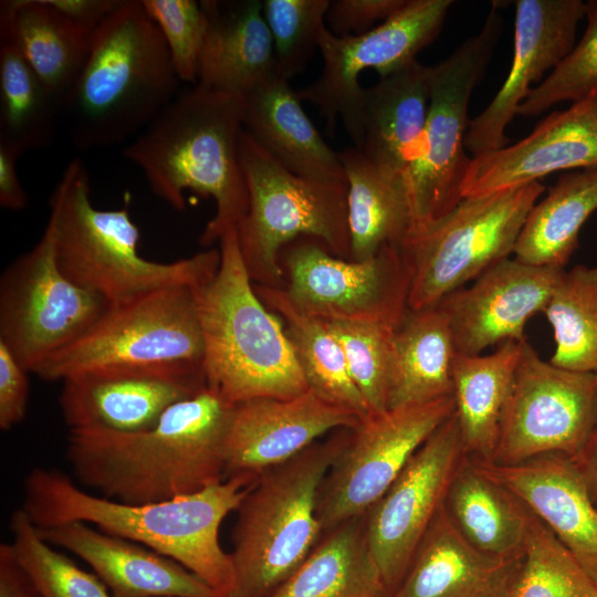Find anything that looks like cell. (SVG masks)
<instances>
[{
	"mask_svg": "<svg viewBox=\"0 0 597 597\" xmlns=\"http://www.w3.org/2000/svg\"><path fill=\"white\" fill-rule=\"evenodd\" d=\"M289 82L275 74L242 96L243 129L291 172L347 185L339 153L323 139Z\"/></svg>",
	"mask_w": 597,
	"mask_h": 597,
	"instance_id": "cell-26",
	"label": "cell"
},
{
	"mask_svg": "<svg viewBox=\"0 0 597 597\" xmlns=\"http://www.w3.org/2000/svg\"><path fill=\"white\" fill-rule=\"evenodd\" d=\"M324 323L338 342L349 376L369 412L386 411L395 326L354 321H324Z\"/></svg>",
	"mask_w": 597,
	"mask_h": 597,
	"instance_id": "cell-41",
	"label": "cell"
},
{
	"mask_svg": "<svg viewBox=\"0 0 597 597\" xmlns=\"http://www.w3.org/2000/svg\"><path fill=\"white\" fill-rule=\"evenodd\" d=\"M61 107L18 46L0 35V142L20 155L52 144Z\"/></svg>",
	"mask_w": 597,
	"mask_h": 597,
	"instance_id": "cell-37",
	"label": "cell"
},
{
	"mask_svg": "<svg viewBox=\"0 0 597 597\" xmlns=\"http://www.w3.org/2000/svg\"><path fill=\"white\" fill-rule=\"evenodd\" d=\"M475 461L552 531L597 585V506L572 458L546 454L511 465Z\"/></svg>",
	"mask_w": 597,
	"mask_h": 597,
	"instance_id": "cell-23",
	"label": "cell"
},
{
	"mask_svg": "<svg viewBox=\"0 0 597 597\" xmlns=\"http://www.w3.org/2000/svg\"><path fill=\"white\" fill-rule=\"evenodd\" d=\"M284 291L304 313L324 321L397 326L408 307L410 270L400 247L353 261L334 255L316 238L300 237L280 252Z\"/></svg>",
	"mask_w": 597,
	"mask_h": 597,
	"instance_id": "cell-13",
	"label": "cell"
},
{
	"mask_svg": "<svg viewBox=\"0 0 597 597\" xmlns=\"http://www.w3.org/2000/svg\"><path fill=\"white\" fill-rule=\"evenodd\" d=\"M591 167H597V94L552 112L517 143L473 157L461 193H492Z\"/></svg>",
	"mask_w": 597,
	"mask_h": 597,
	"instance_id": "cell-22",
	"label": "cell"
},
{
	"mask_svg": "<svg viewBox=\"0 0 597 597\" xmlns=\"http://www.w3.org/2000/svg\"><path fill=\"white\" fill-rule=\"evenodd\" d=\"M9 528L14 555L43 597H114L97 575L52 548L22 509L12 512Z\"/></svg>",
	"mask_w": 597,
	"mask_h": 597,
	"instance_id": "cell-40",
	"label": "cell"
},
{
	"mask_svg": "<svg viewBox=\"0 0 597 597\" xmlns=\"http://www.w3.org/2000/svg\"><path fill=\"white\" fill-rule=\"evenodd\" d=\"M242 128V96L193 85L122 151L172 209L185 210L186 190L213 199L216 213L199 238L203 247L235 228L249 208L239 158Z\"/></svg>",
	"mask_w": 597,
	"mask_h": 597,
	"instance_id": "cell-3",
	"label": "cell"
},
{
	"mask_svg": "<svg viewBox=\"0 0 597 597\" xmlns=\"http://www.w3.org/2000/svg\"><path fill=\"white\" fill-rule=\"evenodd\" d=\"M465 454L453 412L364 514L368 547L389 596L400 585L422 537L442 509Z\"/></svg>",
	"mask_w": 597,
	"mask_h": 597,
	"instance_id": "cell-17",
	"label": "cell"
},
{
	"mask_svg": "<svg viewBox=\"0 0 597 597\" xmlns=\"http://www.w3.org/2000/svg\"><path fill=\"white\" fill-rule=\"evenodd\" d=\"M457 354L440 306L408 308L394 329L387 410L451 396Z\"/></svg>",
	"mask_w": 597,
	"mask_h": 597,
	"instance_id": "cell-30",
	"label": "cell"
},
{
	"mask_svg": "<svg viewBox=\"0 0 597 597\" xmlns=\"http://www.w3.org/2000/svg\"><path fill=\"white\" fill-rule=\"evenodd\" d=\"M513 59L505 81L490 104L470 119L464 146L478 157L507 146V125L528 92L570 52L585 17L582 0H517Z\"/></svg>",
	"mask_w": 597,
	"mask_h": 597,
	"instance_id": "cell-18",
	"label": "cell"
},
{
	"mask_svg": "<svg viewBox=\"0 0 597 597\" xmlns=\"http://www.w3.org/2000/svg\"><path fill=\"white\" fill-rule=\"evenodd\" d=\"M200 4L207 31L196 85L243 96L276 74L261 0H202Z\"/></svg>",
	"mask_w": 597,
	"mask_h": 597,
	"instance_id": "cell-27",
	"label": "cell"
},
{
	"mask_svg": "<svg viewBox=\"0 0 597 597\" xmlns=\"http://www.w3.org/2000/svg\"><path fill=\"white\" fill-rule=\"evenodd\" d=\"M406 0H329L325 20L336 36L360 35L373 29L377 21H385Z\"/></svg>",
	"mask_w": 597,
	"mask_h": 597,
	"instance_id": "cell-45",
	"label": "cell"
},
{
	"mask_svg": "<svg viewBox=\"0 0 597 597\" xmlns=\"http://www.w3.org/2000/svg\"><path fill=\"white\" fill-rule=\"evenodd\" d=\"M21 155L8 144L0 142V206L20 211L28 206V196L19 180L17 160Z\"/></svg>",
	"mask_w": 597,
	"mask_h": 597,
	"instance_id": "cell-49",
	"label": "cell"
},
{
	"mask_svg": "<svg viewBox=\"0 0 597 597\" xmlns=\"http://www.w3.org/2000/svg\"><path fill=\"white\" fill-rule=\"evenodd\" d=\"M268 597H390L368 547L364 514L324 532Z\"/></svg>",
	"mask_w": 597,
	"mask_h": 597,
	"instance_id": "cell-33",
	"label": "cell"
},
{
	"mask_svg": "<svg viewBox=\"0 0 597 597\" xmlns=\"http://www.w3.org/2000/svg\"><path fill=\"white\" fill-rule=\"evenodd\" d=\"M544 190L534 181L464 197L442 218L409 231L400 247L411 275L408 307H433L509 259Z\"/></svg>",
	"mask_w": 597,
	"mask_h": 597,
	"instance_id": "cell-10",
	"label": "cell"
},
{
	"mask_svg": "<svg viewBox=\"0 0 597 597\" xmlns=\"http://www.w3.org/2000/svg\"><path fill=\"white\" fill-rule=\"evenodd\" d=\"M233 406L206 387L143 431H70L67 461L80 483L114 501L143 504L189 495L226 479Z\"/></svg>",
	"mask_w": 597,
	"mask_h": 597,
	"instance_id": "cell-1",
	"label": "cell"
},
{
	"mask_svg": "<svg viewBox=\"0 0 597 597\" xmlns=\"http://www.w3.org/2000/svg\"><path fill=\"white\" fill-rule=\"evenodd\" d=\"M109 303L60 269L51 228L0 276V342L28 373L77 339Z\"/></svg>",
	"mask_w": 597,
	"mask_h": 597,
	"instance_id": "cell-14",
	"label": "cell"
},
{
	"mask_svg": "<svg viewBox=\"0 0 597 597\" xmlns=\"http://www.w3.org/2000/svg\"><path fill=\"white\" fill-rule=\"evenodd\" d=\"M453 3L406 0L388 19L360 35L336 36L326 28L318 45L322 72L313 83L295 91L298 100L318 108L332 137L342 119L354 147L359 148L364 98L359 75L374 70L384 77L415 62L416 55L440 34Z\"/></svg>",
	"mask_w": 597,
	"mask_h": 597,
	"instance_id": "cell-12",
	"label": "cell"
},
{
	"mask_svg": "<svg viewBox=\"0 0 597 597\" xmlns=\"http://www.w3.org/2000/svg\"><path fill=\"white\" fill-rule=\"evenodd\" d=\"M0 597H43L10 543L0 545Z\"/></svg>",
	"mask_w": 597,
	"mask_h": 597,
	"instance_id": "cell-47",
	"label": "cell"
},
{
	"mask_svg": "<svg viewBox=\"0 0 597 597\" xmlns=\"http://www.w3.org/2000/svg\"><path fill=\"white\" fill-rule=\"evenodd\" d=\"M38 530L49 544L85 561L114 597H222L178 562L88 523Z\"/></svg>",
	"mask_w": 597,
	"mask_h": 597,
	"instance_id": "cell-24",
	"label": "cell"
},
{
	"mask_svg": "<svg viewBox=\"0 0 597 597\" xmlns=\"http://www.w3.org/2000/svg\"><path fill=\"white\" fill-rule=\"evenodd\" d=\"M502 31L503 19L498 4H492L478 34L430 66L425 129L418 153L404 175L410 231L442 218L462 199V185L472 160L464 146L470 98L485 74Z\"/></svg>",
	"mask_w": 597,
	"mask_h": 597,
	"instance_id": "cell-11",
	"label": "cell"
},
{
	"mask_svg": "<svg viewBox=\"0 0 597 597\" xmlns=\"http://www.w3.org/2000/svg\"><path fill=\"white\" fill-rule=\"evenodd\" d=\"M429 95L430 66L417 60L364 88L357 149L383 176L404 179L420 146Z\"/></svg>",
	"mask_w": 597,
	"mask_h": 597,
	"instance_id": "cell-28",
	"label": "cell"
},
{
	"mask_svg": "<svg viewBox=\"0 0 597 597\" xmlns=\"http://www.w3.org/2000/svg\"><path fill=\"white\" fill-rule=\"evenodd\" d=\"M253 285L264 305L282 318L308 389L355 412L360 420L371 415L349 376L338 342L324 321L302 312L283 289Z\"/></svg>",
	"mask_w": 597,
	"mask_h": 597,
	"instance_id": "cell-36",
	"label": "cell"
},
{
	"mask_svg": "<svg viewBox=\"0 0 597 597\" xmlns=\"http://www.w3.org/2000/svg\"><path fill=\"white\" fill-rule=\"evenodd\" d=\"M219 243L218 271L193 289L207 387L233 405L305 392L308 386L285 328L254 291L237 229H229Z\"/></svg>",
	"mask_w": 597,
	"mask_h": 597,
	"instance_id": "cell-5",
	"label": "cell"
},
{
	"mask_svg": "<svg viewBox=\"0 0 597 597\" xmlns=\"http://www.w3.org/2000/svg\"><path fill=\"white\" fill-rule=\"evenodd\" d=\"M256 476L235 474L189 495L128 504L87 493L59 470L35 468L24 479L21 509L38 528L85 522L139 543L178 562L229 597L234 570L230 553L220 544L219 530Z\"/></svg>",
	"mask_w": 597,
	"mask_h": 597,
	"instance_id": "cell-2",
	"label": "cell"
},
{
	"mask_svg": "<svg viewBox=\"0 0 597 597\" xmlns=\"http://www.w3.org/2000/svg\"><path fill=\"white\" fill-rule=\"evenodd\" d=\"M572 460L585 480L590 496L597 506V408L591 431L583 448Z\"/></svg>",
	"mask_w": 597,
	"mask_h": 597,
	"instance_id": "cell-50",
	"label": "cell"
},
{
	"mask_svg": "<svg viewBox=\"0 0 597 597\" xmlns=\"http://www.w3.org/2000/svg\"><path fill=\"white\" fill-rule=\"evenodd\" d=\"M179 82L140 0H123L93 34L62 107L74 147L114 146L138 135L175 100Z\"/></svg>",
	"mask_w": 597,
	"mask_h": 597,
	"instance_id": "cell-4",
	"label": "cell"
},
{
	"mask_svg": "<svg viewBox=\"0 0 597 597\" xmlns=\"http://www.w3.org/2000/svg\"><path fill=\"white\" fill-rule=\"evenodd\" d=\"M276 74L287 81L304 71L326 29L329 0H263Z\"/></svg>",
	"mask_w": 597,
	"mask_h": 597,
	"instance_id": "cell-42",
	"label": "cell"
},
{
	"mask_svg": "<svg viewBox=\"0 0 597 597\" xmlns=\"http://www.w3.org/2000/svg\"><path fill=\"white\" fill-rule=\"evenodd\" d=\"M596 408L595 374L545 362L525 341L488 462L511 465L546 454L574 458L591 431Z\"/></svg>",
	"mask_w": 597,
	"mask_h": 597,
	"instance_id": "cell-15",
	"label": "cell"
},
{
	"mask_svg": "<svg viewBox=\"0 0 597 597\" xmlns=\"http://www.w3.org/2000/svg\"><path fill=\"white\" fill-rule=\"evenodd\" d=\"M28 371L0 342V428L10 430L27 412L29 397Z\"/></svg>",
	"mask_w": 597,
	"mask_h": 597,
	"instance_id": "cell-46",
	"label": "cell"
},
{
	"mask_svg": "<svg viewBox=\"0 0 597 597\" xmlns=\"http://www.w3.org/2000/svg\"><path fill=\"white\" fill-rule=\"evenodd\" d=\"M339 158L347 180L349 260L401 247L412 224L404 179L383 176L355 147L341 151Z\"/></svg>",
	"mask_w": 597,
	"mask_h": 597,
	"instance_id": "cell-34",
	"label": "cell"
},
{
	"mask_svg": "<svg viewBox=\"0 0 597 597\" xmlns=\"http://www.w3.org/2000/svg\"><path fill=\"white\" fill-rule=\"evenodd\" d=\"M543 313L555 341L549 362L597 375V268L578 264L564 270Z\"/></svg>",
	"mask_w": 597,
	"mask_h": 597,
	"instance_id": "cell-38",
	"label": "cell"
},
{
	"mask_svg": "<svg viewBox=\"0 0 597 597\" xmlns=\"http://www.w3.org/2000/svg\"><path fill=\"white\" fill-rule=\"evenodd\" d=\"M587 25L582 39L544 80L534 86L517 109L535 116L562 102H578L597 94V0L585 2Z\"/></svg>",
	"mask_w": 597,
	"mask_h": 597,
	"instance_id": "cell-43",
	"label": "cell"
},
{
	"mask_svg": "<svg viewBox=\"0 0 597 597\" xmlns=\"http://www.w3.org/2000/svg\"><path fill=\"white\" fill-rule=\"evenodd\" d=\"M140 2L165 40L178 78L196 85L207 31V18L200 1L140 0Z\"/></svg>",
	"mask_w": 597,
	"mask_h": 597,
	"instance_id": "cell-44",
	"label": "cell"
},
{
	"mask_svg": "<svg viewBox=\"0 0 597 597\" xmlns=\"http://www.w3.org/2000/svg\"><path fill=\"white\" fill-rule=\"evenodd\" d=\"M597 210V167L564 171L530 211L514 248L521 262L565 269Z\"/></svg>",
	"mask_w": 597,
	"mask_h": 597,
	"instance_id": "cell-35",
	"label": "cell"
},
{
	"mask_svg": "<svg viewBox=\"0 0 597 597\" xmlns=\"http://www.w3.org/2000/svg\"><path fill=\"white\" fill-rule=\"evenodd\" d=\"M239 158L249 208L235 229L253 284L284 289L280 252L300 237L316 238L334 255L349 260L347 185L315 181L291 172L243 128Z\"/></svg>",
	"mask_w": 597,
	"mask_h": 597,
	"instance_id": "cell-8",
	"label": "cell"
},
{
	"mask_svg": "<svg viewBox=\"0 0 597 597\" xmlns=\"http://www.w3.org/2000/svg\"><path fill=\"white\" fill-rule=\"evenodd\" d=\"M454 412L453 396L371 413L350 429L318 492L323 533L365 514Z\"/></svg>",
	"mask_w": 597,
	"mask_h": 597,
	"instance_id": "cell-16",
	"label": "cell"
},
{
	"mask_svg": "<svg viewBox=\"0 0 597 597\" xmlns=\"http://www.w3.org/2000/svg\"><path fill=\"white\" fill-rule=\"evenodd\" d=\"M360 418L308 389L289 399L255 398L235 404L226 438V479L258 475L283 463L338 429H354Z\"/></svg>",
	"mask_w": 597,
	"mask_h": 597,
	"instance_id": "cell-21",
	"label": "cell"
},
{
	"mask_svg": "<svg viewBox=\"0 0 597 597\" xmlns=\"http://www.w3.org/2000/svg\"><path fill=\"white\" fill-rule=\"evenodd\" d=\"M506 597H597V585L533 513Z\"/></svg>",
	"mask_w": 597,
	"mask_h": 597,
	"instance_id": "cell-39",
	"label": "cell"
},
{
	"mask_svg": "<svg viewBox=\"0 0 597 597\" xmlns=\"http://www.w3.org/2000/svg\"><path fill=\"white\" fill-rule=\"evenodd\" d=\"M94 33L64 17L46 0L0 2V35L18 46L57 101L61 112L86 60Z\"/></svg>",
	"mask_w": 597,
	"mask_h": 597,
	"instance_id": "cell-29",
	"label": "cell"
},
{
	"mask_svg": "<svg viewBox=\"0 0 597 597\" xmlns=\"http://www.w3.org/2000/svg\"><path fill=\"white\" fill-rule=\"evenodd\" d=\"M524 342L502 343L489 355L457 354L454 358V415L465 453L475 460L492 457Z\"/></svg>",
	"mask_w": 597,
	"mask_h": 597,
	"instance_id": "cell-32",
	"label": "cell"
},
{
	"mask_svg": "<svg viewBox=\"0 0 597 597\" xmlns=\"http://www.w3.org/2000/svg\"><path fill=\"white\" fill-rule=\"evenodd\" d=\"M564 270L509 258L446 296L438 306L448 317L457 353L479 355L495 344L526 341L527 321L544 311Z\"/></svg>",
	"mask_w": 597,
	"mask_h": 597,
	"instance_id": "cell-20",
	"label": "cell"
},
{
	"mask_svg": "<svg viewBox=\"0 0 597 597\" xmlns=\"http://www.w3.org/2000/svg\"><path fill=\"white\" fill-rule=\"evenodd\" d=\"M54 9L80 27L95 32L123 0H46Z\"/></svg>",
	"mask_w": 597,
	"mask_h": 597,
	"instance_id": "cell-48",
	"label": "cell"
},
{
	"mask_svg": "<svg viewBox=\"0 0 597 597\" xmlns=\"http://www.w3.org/2000/svg\"><path fill=\"white\" fill-rule=\"evenodd\" d=\"M195 287L172 285L109 304L88 329L33 374L53 381L115 368L203 371Z\"/></svg>",
	"mask_w": 597,
	"mask_h": 597,
	"instance_id": "cell-9",
	"label": "cell"
},
{
	"mask_svg": "<svg viewBox=\"0 0 597 597\" xmlns=\"http://www.w3.org/2000/svg\"><path fill=\"white\" fill-rule=\"evenodd\" d=\"M48 226L65 276L109 304L167 286L201 285L220 264L216 248L174 262L143 258L139 229L128 206L97 209L91 200L87 169L78 158L69 163L52 193Z\"/></svg>",
	"mask_w": 597,
	"mask_h": 597,
	"instance_id": "cell-6",
	"label": "cell"
},
{
	"mask_svg": "<svg viewBox=\"0 0 597 597\" xmlns=\"http://www.w3.org/2000/svg\"><path fill=\"white\" fill-rule=\"evenodd\" d=\"M521 557L501 558L479 551L442 506L390 597H506Z\"/></svg>",
	"mask_w": 597,
	"mask_h": 597,
	"instance_id": "cell-25",
	"label": "cell"
},
{
	"mask_svg": "<svg viewBox=\"0 0 597 597\" xmlns=\"http://www.w3.org/2000/svg\"><path fill=\"white\" fill-rule=\"evenodd\" d=\"M462 536L479 551L501 558L522 556L532 512L512 492L464 455L444 500Z\"/></svg>",
	"mask_w": 597,
	"mask_h": 597,
	"instance_id": "cell-31",
	"label": "cell"
},
{
	"mask_svg": "<svg viewBox=\"0 0 597 597\" xmlns=\"http://www.w3.org/2000/svg\"><path fill=\"white\" fill-rule=\"evenodd\" d=\"M349 433L333 431L258 474L237 510L230 553L235 583L229 597H268L315 547L323 535L318 492Z\"/></svg>",
	"mask_w": 597,
	"mask_h": 597,
	"instance_id": "cell-7",
	"label": "cell"
},
{
	"mask_svg": "<svg viewBox=\"0 0 597 597\" xmlns=\"http://www.w3.org/2000/svg\"><path fill=\"white\" fill-rule=\"evenodd\" d=\"M59 404L70 431L137 432L207 387L202 370L115 368L62 380Z\"/></svg>",
	"mask_w": 597,
	"mask_h": 597,
	"instance_id": "cell-19",
	"label": "cell"
}]
</instances>
